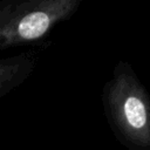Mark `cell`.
<instances>
[{"label":"cell","mask_w":150,"mask_h":150,"mask_svg":"<svg viewBox=\"0 0 150 150\" xmlns=\"http://www.w3.org/2000/svg\"><path fill=\"white\" fill-rule=\"evenodd\" d=\"M36 66V55L28 50L0 57V98L19 87Z\"/></svg>","instance_id":"cell-3"},{"label":"cell","mask_w":150,"mask_h":150,"mask_svg":"<svg viewBox=\"0 0 150 150\" xmlns=\"http://www.w3.org/2000/svg\"><path fill=\"white\" fill-rule=\"evenodd\" d=\"M77 0H1L0 50L43 39L59 22L68 19Z\"/></svg>","instance_id":"cell-1"},{"label":"cell","mask_w":150,"mask_h":150,"mask_svg":"<svg viewBox=\"0 0 150 150\" xmlns=\"http://www.w3.org/2000/svg\"><path fill=\"white\" fill-rule=\"evenodd\" d=\"M107 108L123 142L139 150L150 149V100L127 67H121L109 83Z\"/></svg>","instance_id":"cell-2"}]
</instances>
